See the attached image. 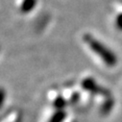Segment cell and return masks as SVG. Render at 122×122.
I'll return each instance as SVG.
<instances>
[{
    "label": "cell",
    "instance_id": "52a82bcc",
    "mask_svg": "<svg viewBox=\"0 0 122 122\" xmlns=\"http://www.w3.org/2000/svg\"><path fill=\"white\" fill-rule=\"evenodd\" d=\"M116 24H117L118 28L122 29V15L117 17V19H116Z\"/></svg>",
    "mask_w": 122,
    "mask_h": 122
},
{
    "label": "cell",
    "instance_id": "7a4b0ae2",
    "mask_svg": "<svg viewBox=\"0 0 122 122\" xmlns=\"http://www.w3.org/2000/svg\"><path fill=\"white\" fill-rule=\"evenodd\" d=\"M37 5V0H23V2L20 6V12L22 14H28Z\"/></svg>",
    "mask_w": 122,
    "mask_h": 122
},
{
    "label": "cell",
    "instance_id": "3957f363",
    "mask_svg": "<svg viewBox=\"0 0 122 122\" xmlns=\"http://www.w3.org/2000/svg\"><path fill=\"white\" fill-rule=\"evenodd\" d=\"M82 86L85 89H87L89 91H92V92L96 93L98 91H100V88L97 86V85L95 84L94 80L90 79V78H87V79H85L82 83Z\"/></svg>",
    "mask_w": 122,
    "mask_h": 122
},
{
    "label": "cell",
    "instance_id": "5b68a950",
    "mask_svg": "<svg viewBox=\"0 0 122 122\" xmlns=\"http://www.w3.org/2000/svg\"><path fill=\"white\" fill-rule=\"evenodd\" d=\"M53 105H54V107L57 108L59 111H62V109L66 105V100H65L63 97H57V98L55 99Z\"/></svg>",
    "mask_w": 122,
    "mask_h": 122
},
{
    "label": "cell",
    "instance_id": "6da1fadb",
    "mask_svg": "<svg viewBox=\"0 0 122 122\" xmlns=\"http://www.w3.org/2000/svg\"><path fill=\"white\" fill-rule=\"evenodd\" d=\"M84 41L90 47L91 50L103 60V62L106 65H108L109 66H113L116 64L117 61H116V57L114 56V54L110 49H108L104 44L98 41L96 39L86 34L84 36Z\"/></svg>",
    "mask_w": 122,
    "mask_h": 122
},
{
    "label": "cell",
    "instance_id": "8992f818",
    "mask_svg": "<svg viewBox=\"0 0 122 122\" xmlns=\"http://www.w3.org/2000/svg\"><path fill=\"white\" fill-rule=\"evenodd\" d=\"M5 96H6L5 90L3 88H0V109H2V107H3V104L5 101Z\"/></svg>",
    "mask_w": 122,
    "mask_h": 122
},
{
    "label": "cell",
    "instance_id": "277c9868",
    "mask_svg": "<svg viewBox=\"0 0 122 122\" xmlns=\"http://www.w3.org/2000/svg\"><path fill=\"white\" fill-rule=\"evenodd\" d=\"M66 112L64 111H58L50 119L49 122H63L66 117Z\"/></svg>",
    "mask_w": 122,
    "mask_h": 122
}]
</instances>
